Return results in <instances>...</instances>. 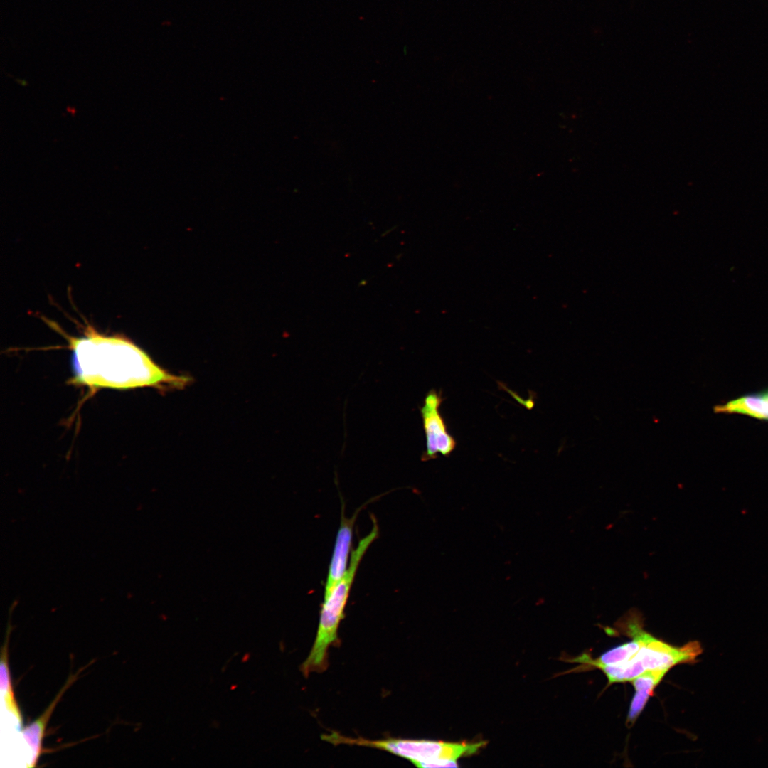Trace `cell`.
I'll return each mask as SVG.
<instances>
[{"mask_svg":"<svg viewBox=\"0 0 768 768\" xmlns=\"http://www.w3.org/2000/svg\"><path fill=\"white\" fill-rule=\"evenodd\" d=\"M66 339L71 351L73 384L90 389L127 390L151 387L160 390L183 388L191 380L161 368L142 348L119 334H106L86 323L73 336L48 323Z\"/></svg>","mask_w":768,"mask_h":768,"instance_id":"obj_1","label":"cell"},{"mask_svg":"<svg viewBox=\"0 0 768 768\" xmlns=\"http://www.w3.org/2000/svg\"><path fill=\"white\" fill-rule=\"evenodd\" d=\"M668 671H646L634 678L632 683L635 693L631 699L626 718V725L630 727L645 707L649 698L654 694L656 686L661 681Z\"/></svg>","mask_w":768,"mask_h":768,"instance_id":"obj_10","label":"cell"},{"mask_svg":"<svg viewBox=\"0 0 768 768\" xmlns=\"http://www.w3.org/2000/svg\"><path fill=\"white\" fill-rule=\"evenodd\" d=\"M84 666L75 673L70 675L55 698L46 708L43 713L32 723L25 727L22 730L24 740L31 749L32 756L29 767H35L43 751V740L45 737L46 726L50 717L65 693L78 680L80 672L86 668Z\"/></svg>","mask_w":768,"mask_h":768,"instance_id":"obj_8","label":"cell"},{"mask_svg":"<svg viewBox=\"0 0 768 768\" xmlns=\"http://www.w3.org/2000/svg\"><path fill=\"white\" fill-rule=\"evenodd\" d=\"M321 737L323 740L335 745H357L386 751L422 768L458 767L459 759L476 754L487 744L484 740L475 742L401 738L375 740L346 737L337 732L324 734Z\"/></svg>","mask_w":768,"mask_h":768,"instance_id":"obj_3","label":"cell"},{"mask_svg":"<svg viewBox=\"0 0 768 768\" xmlns=\"http://www.w3.org/2000/svg\"><path fill=\"white\" fill-rule=\"evenodd\" d=\"M442 401L441 390L437 392L431 389L420 407L426 439V449L422 456L423 461L434 459L438 454L449 457L456 448L457 442L449 433L439 410Z\"/></svg>","mask_w":768,"mask_h":768,"instance_id":"obj_5","label":"cell"},{"mask_svg":"<svg viewBox=\"0 0 768 768\" xmlns=\"http://www.w3.org/2000/svg\"><path fill=\"white\" fill-rule=\"evenodd\" d=\"M9 627L1 651L0 661V685L1 693L7 710L16 719L19 727L23 724V719L21 709L15 697L9 664Z\"/></svg>","mask_w":768,"mask_h":768,"instance_id":"obj_11","label":"cell"},{"mask_svg":"<svg viewBox=\"0 0 768 768\" xmlns=\"http://www.w3.org/2000/svg\"><path fill=\"white\" fill-rule=\"evenodd\" d=\"M714 410L717 413L740 414L768 421V388L716 405Z\"/></svg>","mask_w":768,"mask_h":768,"instance_id":"obj_9","label":"cell"},{"mask_svg":"<svg viewBox=\"0 0 768 768\" xmlns=\"http://www.w3.org/2000/svg\"><path fill=\"white\" fill-rule=\"evenodd\" d=\"M703 649L698 641L673 646L644 631L641 646L628 661L599 666L608 683L631 682L639 675L651 671H669L680 663H694Z\"/></svg>","mask_w":768,"mask_h":768,"instance_id":"obj_4","label":"cell"},{"mask_svg":"<svg viewBox=\"0 0 768 768\" xmlns=\"http://www.w3.org/2000/svg\"><path fill=\"white\" fill-rule=\"evenodd\" d=\"M643 622L642 614L637 609H629L617 622L616 625L625 634L632 636L631 641L605 651L597 658H592L590 656L583 654L568 661L580 663L582 665V667L597 668L602 666L615 665L628 661L641 646L644 632Z\"/></svg>","mask_w":768,"mask_h":768,"instance_id":"obj_6","label":"cell"},{"mask_svg":"<svg viewBox=\"0 0 768 768\" xmlns=\"http://www.w3.org/2000/svg\"><path fill=\"white\" fill-rule=\"evenodd\" d=\"M360 508L351 518H346L343 511L336 535L333 554L324 585V594L329 593L341 580L347 571L351 552L354 523Z\"/></svg>","mask_w":768,"mask_h":768,"instance_id":"obj_7","label":"cell"},{"mask_svg":"<svg viewBox=\"0 0 768 768\" xmlns=\"http://www.w3.org/2000/svg\"><path fill=\"white\" fill-rule=\"evenodd\" d=\"M378 535V526L373 518L371 530L360 540L356 549L351 553L349 566L344 576L329 593L324 594L316 638L309 656L301 666L305 676L326 669L328 650L337 643L338 626L344 617L345 607L358 567Z\"/></svg>","mask_w":768,"mask_h":768,"instance_id":"obj_2","label":"cell"}]
</instances>
